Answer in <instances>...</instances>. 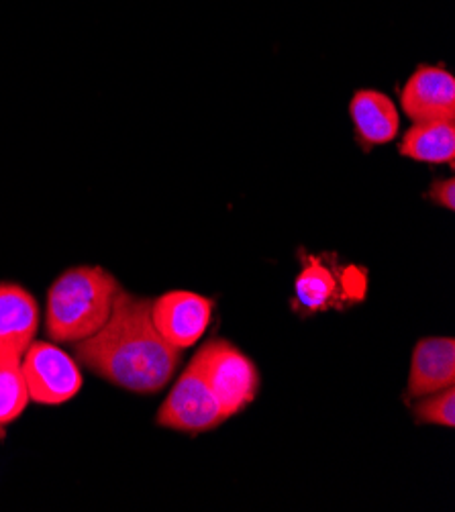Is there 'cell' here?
<instances>
[{"label": "cell", "mask_w": 455, "mask_h": 512, "mask_svg": "<svg viewBox=\"0 0 455 512\" xmlns=\"http://www.w3.org/2000/svg\"><path fill=\"white\" fill-rule=\"evenodd\" d=\"M302 255V253H300ZM302 272L294 282V311L317 315L329 309H343L349 302L364 298L366 280L358 270H345L335 255H302Z\"/></svg>", "instance_id": "3"}, {"label": "cell", "mask_w": 455, "mask_h": 512, "mask_svg": "<svg viewBox=\"0 0 455 512\" xmlns=\"http://www.w3.org/2000/svg\"><path fill=\"white\" fill-rule=\"evenodd\" d=\"M402 111L413 121L455 117V78L443 66H419L400 92Z\"/></svg>", "instance_id": "9"}, {"label": "cell", "mask_w": 455, "mask_h": 512, "mask_svg": "<svg viewBox=\"0 0 455 512\" xmlns=\"http://www.w3.org/2000/svg\"><path fill=\"white\" fill-rule=\"evenodd\" d=\"M21 372L31 400L39 404H64L72 400L84 384L74 357L47 341H33L21 360Z\"/></svg>", "instance_id": "6"}, {"label": "cell", "mask_w": 455, "mask_h": 512, "mask_svg": "<svg viewBox=\"0 0 455 512\" xmlns=\"http://www.w3.org/2000/svg\"><path fill=\"white\" fill-rule=\"evenodd\" d=\"M31 396L21 372V364H0V429L17 421Z\"/></svg>", "instance_id": "13"}, {"label": "cell", "mask_w": 455, "mask_h": 512, "mask_svg": "<svg viewBox=\"0 0 455 512\" xmlns=\"http://www.w3.org/2000/svg\"><path fill=\"white\" fill-rule=\"evenodd\" d=\"M400 156L421 164H455V119L415 121L400 143Z\"/></svg>", "instance_id": "12"}, {"label": "cell", "mask_w": 455, "mask_h": 512, "mask_svg": "<svg viewBox=\"0 0 455 512\" xmlns=\"http://www.w3.org/2000/svg\"><path fill=\"white\" fill-rule=\"evenodd\" d=\"M74 357L92 374L123 390L156 394L172 380L180 349L158 333L151 321V300L121 288L107 325L74 343Z\"/></svg>", "instance_id": "1"}, {"label": "cell", "mask_w": 455, "mask_h": 512, "mask_svg": "<svg viewBox=\"0 0 455 512\" xmlns=\"http://www.w3.org/2000/svg\"><path fill=\"white\" fill-rule=\"evenodd\" d=\"M349 115L356 127V139L364 151L390 143L398 135V109L384 92L358 90L349 102Z\"/></svg>", "instance_id": "11"}, {"label": "cell", "mask_w": 455, "mask_h": 512, "mask_svg": "<svg viewBox=\"0 0 455 512\" xmlns=\"http://www.w3.org/2000/svg\"><path fill=\"white\" fill-rule=\"evenodd\" d=\"M455 384V341L451 337L421 339L415 347L409 396L423 398Z\"/></svg>", "instance_id": "10"}, {"label": "cell", "mask_w": 455, "mask_h": 512, "mask_svg": "<svg viewBox=\"0 0 455 512\" xmlns=\"http://www.w3.org/2000/svg\"><path fill=\"white\" fill-rule=\"evenodd\" d=\"M119 280L100 266L66 270L47 290L45 333L56 343H78L111 319Z\"/></svg>", "instance_id": "2"}, {"label": "cell", "mask_w": 455, "mask_h": 512, "mask_svg": "<svg viewBox=\"0 0 455 512\" xmlns=\"http://www.w3.org/2000/svg\"><path fill=\"white\" fill-rule=\"evenodd\" d=\"M192 364L221 402L227 417L241 413L258 396L260 374L254 362L229 341H209L194 355Z\"/></svg>", "instance_id": "4"}, {"label": "cell", "mask_w": 455, "mask_h": 512, "mask_svg": "<svg viewBox=\"0 0 455 512\" xmlns=\"http://www.w3.org/2000/svg\"><path fill=\"white\" fill-rule=\"evenodd\" d=\"M229 417L221 402L202 378L198 368L190 362L178 378L170 396L160 406L156 423L160 427L182 433H205L217 429Z\"/></svg>", "instance_id": "5"}, {"label": "cell", "mask_w": 455, "mask_h": 512, "mask_svg": "<svg viewBox=\"0 0 455 512\" xmlns=\"http://www.w3.org/2000/svg\"><path fill=\"white\" fill-rule=\"evenodd\" d=\"M215 302L194 292H168L151 300V321L174 347L188 349L211 325Z\"/></svg>", "instance_id": "7"}, {"label": "cell", "mask_w": 455, "mask_h": 512, "mask_svg": "<svg viewBox=\"0 0 455 512\" xmlns=\"http://www.w3.org/2000/svg\"><path fill=\"white\" fill-rule=\"evenodd\" d=\"M39 331V304L31 292L0 282V364H21Z\"/></svg>", "instance_id": "8"}, {"label": "cell", "mask_w": 455, "mask_h": 512, "mask_svg": "<svg viewBox=\"0 0 455 512\" xmlns=\"http://www.w3.org/2000/svg\"><path fill=\"white\" fill-rule=\"evenodd\" d=\"M427 198L435 204H439V207H445L447 211H453L455 209V182L453 178H447V180H437L431 190L427 192Z\"/></svg>", "instance_id": "15"}, {"label": "cell", "mask_w": 455, "mask_h": 512, "mask_svg": "<svg viewBox=\"0 0 455 512\" xmlns=\"http://www.w3.org/2000/svg\"><path fill=\"white\" fill-rule=\"evenodd\" d=\"M415 419L419 425H437L451 429L455 425V392L453 388L423 396L415 404Z\"/></svg>", "instance_id": "14"}]
</instances>
